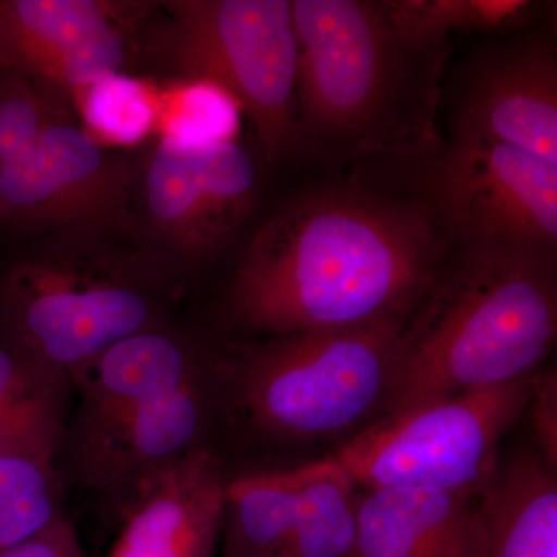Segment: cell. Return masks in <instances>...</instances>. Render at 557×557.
Wrapping results in <instances>:
<instances>
[{"instance_id": "obj_13", "label": "cell", "mask_w": 557, "mask_h": 557, "mask_svg": "<svg viewBox=\"0 0 557 557\" xmlns=\"http://www.w3.org/2000/svg\"><path fill=\"white\" fill-rule=\"evenodd\" d=\"M456 141L511 146L557 164V53L549 36L528 35L480 51L458 81Z\"/></svg>"}, {"instance_id": "obj_11", "label": "cell", "mask_w": 557, "mask_h": 557, "mask_svg": "<svg viewBox=\"0 0 557 557\" xmlns=\"http://www.w3.org/2000/svg\"><path fill=\"white\" fill-rule=\"evenodd\" d=\"M134 175L135 160L78 121L54 124L0 166V230L32 240L86 228L134 231Z\"/></svg>"}, {"instance_id": "obj_1", "label": "cell", "mask_w": 557, "mask_h": 557, "mask_svg": "<svg viewBox=\"0 0 557 557\" xmlns=\"http://www.w3.org/2000/svg\"><path fill=\"white\" fill-rule=\"evenodd\" d=\"M449 245L421 200L355 185L302 190L242 251L220 302L237 339L408 319Z\"/></svg>"}, {"instance_id": "obj_6", "label": "cell", "mask_w": 557, "mask_h": 557, "mask_svg": "<svg viewBox=\"0 0 557 557\" xmlns=\"http://www.w3.org/2000/svg\"><path fill=\"white\" fill-rule=\"evenodd\" d=\"M405 321L212 344L223 423L293 445L379 418Z\"/></svg>"}, {"instance_id": "obj_8", "label": "cell", "mask_w": 557, "mask_h": 557, "mask_svg": "<svg viewBox=\"0 0 557 557\" xmlns=\"http://www.w3.org/2000/svg\"><path fill=\"white\" fill-rule=\"evenodd\" d=\"M262 170L237 137L157 135L135 159V236L180 278L215 262L258 207Z\"/></svg>"}, {"instance_id": "obj_25", "label": "cell", "mask_w": 557, "mask_h": 557, "mask_svg": "<svg viewBox=\"0 0 557 557\" xmlns=\"http://www.w3.org/2000/svg\"><path fill=\"white\" fill-rule=\"evenodd\" d=\"M531 417L537 434L541 457L549 469L557 467V379L556 372L539 373L530 399Z\"/></svg>"}, {"instance_id": "obj_22", "label": "cell", "mask_w": 557, "mask_h": 557, "mask_svg": "<svg viewBox=\"0 0 557 557\" xmlns=\"http://www.w3.org/2000/svg\"><path fill=\"white\" fill-rule=\"evenodd\" d=\"M84 127L104 145L134 146L157 127V95L135 75L106 76L73 97Z\"/></svg>"}, {"instance_id": "obj_21", "label": "cell", "mask_w": 557, "mask_h": 557, "mask_svg": "<svg viewBox=\"0 0 557 557\" xmlns=\"http://www.w3.org/2000/svg\"><path fill=\"white\" fill-rule=\"evenodd\" d=\"M392 20L413 38L448 44L453 33H500L527 24L528 0H384Z\"/></svg>"}, {"instance_id": "obj_19", "label": "cell", "mask_w": 557, "mask_h": 557, "mask_svg": "<svg viewBox=\"0 0 557 557\" xmlns=\"http://www.w3.org/2000/svg\"><path fill=\"white\" fill-rule=\"evenodd\" d=\"M298 531L289 557H354L357 547L355 483L332 460L296 468Z\"/></svg>"}, {"instance_id": "obj_26", "label": "cell", "mask_w": 557, "mask_h": 557, "mask_svg": "<svg viewBox=\"0 0 557 557\" xmlns=\"http://www.w3.org/2000/svg\"><path fill=\"white\" fill-rule=\"evenodd\" d=\"M0 557H84V553L75 528L61 518Z\"/></svg>"}, {"instance_id": "obj_7", "label": "cell", "mask_w": 557, "mask_h": 557, "mask_svg": "<svg viewBox=\"0 0 557 557\" xmlns=\"http://www.w3.org/2000/svg\"><path fill=\"white\" fill-rule=\"evenodd\" d=\"M160 13L146 36V61L222 91L247 116L265 160L302 156L292 2L168 0Z\"/></svg>"}, {"instance_id": "obj_16", "label": "cell", "mask_w": 557, "mask_h": 557, "mask_svg": "<svg viewBox=\"0 0 557 557\" xmlns=\"http://www.w3.org/2000/svg\"><path fill=\"white\" fill-rule=\"evenodd\" d=\"M478 557H557V480L544 458L498 467L479 497Z\"/></svg>"}, {"instance_id": "obj_12", "label": "cell", "mask_w": 557, "mask_h": 557, "mask_svg": "<svg viewBox=\"0 0 557 557\" xmlns=\"http://www.w3.org/2000/svg\"><path fill=\"white\" fill-rule=\"evenodd\" d=\"M159 2L0 0L5 64L73 97L106 76L134 75Z\"/></svg>"}, {"instance_id": "obj_2", "label": "cell", "mask_w": 557, "mask_h": 557, "mask_svg": "<svg viewBox=\"0 0 557 557\" xmlns=\"http://www.w3.org/2000/svg\"><path fill=\"white\" fill-rule=\"evenodd\" d=\"M302 153L428 160L448 44L416 39L372 0H292Z\"/></svg>"}, {"instance_id": "obj_24", "label": "cell", "mask_w": 557, "mask_h": 557, "mask_svg": "<svg viewBox=\"0 0 557 557\" xmlns=\"http://www.w3.org/2000/svg\"><path fill=\"white\" fill-rule=\"evenodd\" d=\"M239 110L222 91L177 81L157 95V135L189 139L234 138Z\"/></svg>"}, {"instance_id": "obj_27", "label": "cell", "mask_w": 557, "mask_h": 557, "mask_svg": "<svg viewBox=\"0 0 557 557\" xmlns=\"http://www.w3.org/2000/svg\"><path fill=\"white\" fill-rule=\"evenodd\" d=\"M0 64H5V46H3L2 24H0Z\"/></svg>"}, {"instance_id": "obj_23", "label": "cell", "mask_w": 557, "mask_h": 557, "mask_svg": "<svg viewBox=\"0 0 557 557\" xmlns=\"http://www.w3.org/2000/svg\"><path fill=\"white\" fill-rule=\"evenodd\" d=\"M78 121L67 95L0 64V166L38 141L54 124Z\"/></svg>"}, {"instance_id": "obj_3", "label": "cell", "mask_w": 557, "mask_h": 557, "mask_svg": "<svg viewBox=\"0 0 557 557\" xmlns=\"http://www.w3.org/2000/svg\"><path fill=\"white\" fill-rule=\"evenodd\" d=\"M207 341L171 322L70 372L72 413L57 467L120 518L148 480L201 449L222 421Z\"/></svg>"}, {"instance_id": "obj_10", "label": "cell", "mask_w": 557, "mask_h": 557, "mask_svg": "<svg viewBox=\"0 0 557 557\" xmlns=\"http://www.w3.org/2000/svg\"><path fill=\"white\" fill-rule=\"evenodd\" d=\"M424 199L449 247L557 255V164L493 143L450 139L428 159Z\"/></svg>"}, {"instance_id": "obj_4", "label": "cell", "mask_w": 557, "mask_h": 557, "mask_svg": "<svg viewBox=\"0 0 557 557\" xmlns=\"http://www.w3.org/2000/svg\"><path fill=\"white\" fill-rule=\"evenodd\" d=\"M556 335V256L449 247L403 325L380 417L533 375Z\"/></svg>"}, {"instance_id": "obj_14", "label": "cell", "mask_w": 557, "mask_h": 557, "mask_svg": "<svg viewBox=\"0 0 557 557\" xmlns=\"http://www.w3.org/2000/svg\"><path fill=\"white\" fill-rule=\"evenodd\" d=\"M226 485L214 449L197 450L163 469L120 516L123 525L106 557H212Z\"/></svg>"}, {"instance_id": "obj_9", "label": "cell", "mask_w": 557, "mask_h": 557, "mask_svg": "<svg viewBox=\"0 0 557 557\" xmlns=\"http://www.w3.org/2000/svg\"><path fill=\"white\" fill-rule=\"evenodd\" d=\"M537 375L375 418L327 458L368 490L480 494L496 474L500 440L525 412Z\"/></svg>"}, {"instance_id": "obj_18", "label": "cell", "mask_w": 557, "mask_h": 557, "mask_svg": "<svg viewBox=\"0 0 557 557\" xmlns=\"http://www.w3.org/2000/svg\"><path fill=\"white\" fill-rule=\"evenodd\" d=\"M298 472H259L228 480L225 557H289L298 531Z\"/></svg>"}, {"instance_id": "obj_17", "label": "cell", "mask_w": 557, "mask_h": 557, "mask_svg": "<svg viewBox=\"0 0 557 557\" xmlns=\"http://www.w3.org/2000/svg\"><path fill=\"white\" fill-rule=\"evenodd\" d=\"M72 408L67 373L0 344V457L57 461Z\"/></svg>"}, {"instance_id": "obj_20", "label": "cell", "mask_w": 557, "mask_h": 557, "mask_svg": "<svg viewBox=\"0 0 557 557\" xmlns=\"http://www.w3.org/2000/svg\"><path fill=\"white\" fill-rule=\"evenodd\" d=\"M65 486L57 461L0 457V555L64 518Z\"/></svg>"}, {"instance_id": "obj_5", "label": "cell", "mask_w": 557, "mask_h": 557, "mask_svg": "<svg viewBox=\"0 0 557 557\" xmlns=\"http://www.w3.org/2000/svg\"><path fill=\"white\" fill-rule=\"evenodd\" d=\"M183 292L134 231L40 237L0 267V344L70 375L113 344L174 322Z\"/></svg>"}, {"instance_id": "obj_15", "label": "cell", "mask_w": 557, "mask_h": 557, "mask_svg": "<svg viewBox=\"0 0 557 557\" xmlns=\"http://www.w3.org/2000/svg\"><path fill=\"white\" fill-rule=\"evenodd\" d=\"M480 494L369 490L357 504L354 557H478Z\"/></svg>"}]
</instances>
